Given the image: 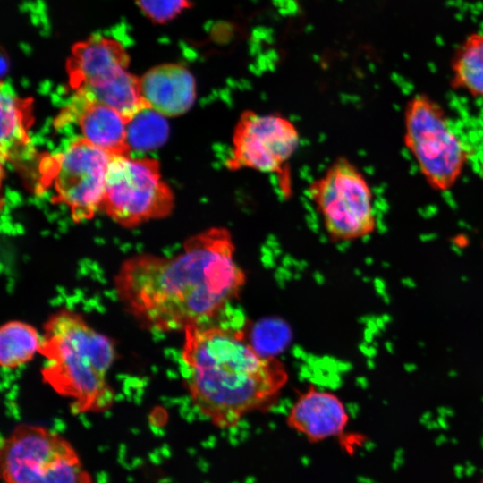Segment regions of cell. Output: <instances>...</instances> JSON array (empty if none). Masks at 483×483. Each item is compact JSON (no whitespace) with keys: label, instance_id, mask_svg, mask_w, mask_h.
Instances as JSON below:
<instances>
[{"label":"cell","instance_id":"6da1fadb","mask_svg":"<svg viewBox=\"0 0 483 483\" xmlns=\"http://www.w3.org/2000/svg\"><path fill=\"white\" fill-rule=\"evenodd\" d=\"M229 229L214 226L189 238L171 257L139 254L114 275L124 309L144 328L183 332L217 319L241 293L246 273Z\"/></svg>","mask_w":483,"mask_h":483},{"label":"cell","instance_id":"7a4b0ae2","mask_svg":"<svg viewBox=\"0 0 483 483\" xmlns=\"http://www.w3.org/2000/svg\"><path fill=\"white\" fill-rule=\"evenodd\" d=\"M181 371L193 406L220 429L272 408L288 381L284 365L249 335L216 319L187 327Z\"/></svg>","mask_w":483,"mask_h":483},{"label":"cell","instance_id":"3957f363","mask_svg":"<svg viewBox=\"0 0 483 483\" xmlns=\"http://www.w3.org/2000/svg\"><path fill=\"white\" fill-rule=\"evenodd\" d=\"M43 328L39 353L44 382L70 401L73 414L109 410L114 402L107 379L116 359L114 342L68 309L49 316Z\"/></svg>","mask_w":483,"mask_h":483},{"label":"cell","instance_id":"277c9868","mask_svg":"<svg viewBox=\"0 0 483 483\" xmlns=\"http://www.w3.org/2000/svg\"><path fill=\"white\" fill-rule=\"evenodd\" d=\"M129 65L130 55L119 40L92 35L72 46L65 71L74 92L112 106L128 121L147 106L139 76L128 71Z\"/></svg>","mask_w":483,"mask_h":483},{"label":"cell","instance_id":"5b68a950","mask_svg":"<svg viewBox=\"0 0 483 483\" xmlns=\"http://www.w3.org/2000/svg\"><path fill=\"white\" fill-rule=\"evenodd\" d=\"M404 145L427 183L451 190L461 178L470 152L444 108L425 94L410 98L403 113Z\"/></svg>","mask_w":483,"mask_h":483},{"label":"cell","instance_id":"8992f818","mask_svg":"<svg viewBox=\"0 0 483 483\" xmlns=\"http://www.w3.org/2000/svg\"><path fill=\"white\" fill-rule=\"evenodd\" d=\"M0 469L4 483H93L72 443L40 425L20 424L2 439Z\"/></svg>","mask_w":483,"mask_h":483},{"label":"cell","instance_id":"52a82bcc","mask_svg":"<svg viewBox=\"0 0 483 483\" xmlns=\"http://www.w3.org/2000/svg\"><path fill=\"white\" fill-rule=\"evenodd\" d=\"M308 195L334 242L363 239L377 228L371 187L359 167L345 157L335 158L309 185Z\"/></svg>","mask_w":483,"mask_h":483},{"label":"cell","instance_id":"ba28073f","mask_svg":"<svg viewBox=\"0 0 483 483\" xmlns=\"http://www.w3.org/2000/svg\"><path fill=\"white\" fill-rule=\"evenodd\" d=\"M174 196L163 181L159 163L114 155L109 162L103 210L125 228L169 216Z\"/></svg>","mask_w":483,"mask_h":483},{"label":"cell","instance_id":"9c48e42d","mask_svg":"<svg viewBox=\"0 0 483 483\" xmlns=\"http://www.w3.org/2000/svg\"><path fill=\"white\" fill-rule=\"evenodd\" d=\"M299 144V131L287 117L244 110L233 129L225 166L230 172L249 169L280 174Z\"/></svg>","mask_w":483,"mask_h":483},{"label":"cell","instance_id":"30bf717a","mask_svg":"<svg viewBox=\"0 0 483 483\" xmlns=\"http://www.w3.org/2000/svg\"><path fill=\"white\" fill-rule=\"evenodd\" d=\"M111 157L83 137L51 157L48 182L54 184L53 200L69 208L73 222L90 220L103 209Z\"/></svg>","mask_w":483,"mask_h":483},{"label":"cell","instance_id":"8fae6325","mask_svg":"<svg viewBox=\"0 0 483 483\" xmlns=\"http://www.w3.org/2000/svg\"><path fill=\"white\" fill-rule=\"evenodd\" d=\"M71 121H77L83 138L97 148L112 156H130L127 119L118 110L74 92L55 123L62 126Z\"/></svg>","mask_w":483,"mask_h":483},{"label":"cell","instance_id":"7c38bea8","mask_svg":"<svg viewBox=\"0 0 483 483\" xmlns=\"http://www.w3.org/2000/svg\"><path fill=\"white\" fill-rule=\"evenodd\" d=\"M33 100L21 97L8 83L2 80L0 87L2 163L6 161L23 174H33L34 163L43 165L29 136L33 123Z\"/></svg>","mask_w":483,"mask_h":483},{"label":"cell","instance_id":"4fadbf2b","mask_svg":"<svg viewBox=\"0 0 483 483\" xmlns=\"http://www.w3.org/2000/svg\"><path fill=\"white\" fill-rule=\"evenodd\" d=\"M349 421L346 407L339 397L315 386L301 392L287 417V426L310 443L341 435Z\"/></svg>","mask_w":483,"mask_h":483},{"label":"cell","instance_id":"5bb4252c","mask_svg":"<svg viewBox=\"0 0 483 483\" xmlns=\"http://www.w3.org/2000/svg\"><path fill=\"white\" fill-rule=\"evenodd\" d=\"M139 87L144 104L165 117L186 114L197 97L193 74L178 63L151 67L139 77Z\"/></svg>","mask_w":483,"mask_h":483},{"label":"cell","instance_id":"9a60e30c","mask_svg":"<svg viewBox=\"0 0 483 483\" xmlns=\"http://www.w3.org/2000/svg\"><path fill=\"white\" fill-rule=\"evenodd\" d=\"M452 86L483 100V32L467 36L451 61Z\"/></svg>","mask_w":483,"mask_h":483},{"label":"cell","instance_id":"2e32d148","mask_svg":"<svg viewBox=\"0 0 483 483\" xmlns=\"http://www.w3.org/2000/svg\"><path fill=\"white\" fill-rule=\"evenodd\" d=\"M42 341L38 331L30 324L11 320L0 328V363L7 369L19 368L30 361Z\"/></svg>","mask_w":483,"mask_h":483},{"label":"cell","instance_id":"e0dca14e","mask_svg":"<svg viewBox=\"0 0 483 483\" xmlns=\"http://www.w3.org/2000/svg\"><path fill=\"white\" fill-rule=\"evenodd\" d=\"M126 136L131 150L143 152L158 148L169 137L166 117L144 106L127 121Z\"/></svg>","mask_w":483,"mask_h":483},{"label":"cell","instance_id":"ac0fdd59","mask_svg":"<svg viewBox=\"0 0 483 483\" xmlns=\"http://www.w3.org/2000/svg\"><path fill=\"white\" fill-rule=\"evenodd\" d=\"M143 15L155 24H165L190 8V0H134Z\"/></svg>","mask_w":483,"mask_h":483},{"label":"cell","instance_id":"d6986e66","mask_svg":"<svg viewBox=\"0 0 483 483\" xmlns=\"http://www.w3.org/2000/svg\"><path fill=\"white\" fill-rule=\"evenodd\" d=\"M402 284L408 288H415L416 284L410 278H405L402 280Z\"/></svg>","mask_w":483,"mask_h":483},{"label":"cell","instance_id":"ffe728a7","mask_svg":"<svg viewBox=\"0 0 483 483\" xmlns=\"http://www.w3.org/2000/svg\"><path fill=\"white\" fill-rule=\"evenodd\" d=\"M403 368L406 372L411 373L417 369V365L414 363H405Z\"/></svg>","mask_w":483,"mask_h":483},{"label":"cell","instance_id":"44dd1931","mask_svg":"<svg viewBox=\"0 0 483 483\" xmlns=\"http://www.w3.org/2000/svg\"><path fill=\"white\" fill-rule=\"evenodd\" d=\"M386 348L389 352H391V353L394 352V345L391 342H386Z\"/></svg>","mask_w":483,"mask_h":483},{"label":"cell","instance_id":"7402d4cb","mask_svg":"<svg viewBox=\"0 0 483 483\" xmlns=\"http://www.w3.org/2000/svg\"><path fill=\"white\" fill-rule=\"evenodd\" d=\"M377 326H378L379 329L385 330L386 329L385 321L382 318H377Z\"/></svg>","mask_w":483,"mask_h":483},{"label":"cell","instance_id":"603a6c76","mask_svg":"<svg viewBox=\"0 0 483 483\" xmlns=\"http://www.w3.org/2000/svg\"><path fill=\"white\" fill-rule=\"evenodd\" d=\"M382 319L386 324V323H391L392 320H393V318L390 315L386 314V315L383 316Z\"/></svg>","mask_w":483,"mask_h":483},{"label":"cell","instance_id":"cb8c5ba5","mask_svg":"<svg viewBox=\"0 0 483 483\" xmlns=\"http://www.w3.org/2000/svg\"><path fill=\"white\" fill-rule=\"evenodd\" d=\"M448 375L451 377H455L458 376V372L456 370H454V369H452V370L449 371Z\"/></svg>","mask_w":483,"mask_h":483},{"label":"cell","instance_id":"d4e9b609","mask_svg":"<svg viewBox=\"0 0 483 483\" xmlns=\"http://www.w3.org/2000/svg\"><path fill=\"white\" fill-rule=\"evenodd\" d=\"M384 300H385V302L388 304V303H390L391 298L387 293H386L384 295Z\"/></svg>","mask_w":483,"mask_h":483},{"label":"cell","instance_id":"484cf974","mask_svg":"<svg viewBox=\"0 0 483 483\" xmlns=\"http://www.w3.org/2000/svg\"><path fill=\"white\" fill-rule=\"evenodd\" d=\"M419 347H425V343L423 342H419Z\"/></svg>","mask_w":483,"mask_h":483},{"label":"cell","instance_id":"4316f807","mask_svg":"<svg viewBox=\"0 0 483 483\" xmlns=\"http://www.w3.org/2000/svg\"><path fill=\"white\" fill-rule=\"evenodd\" d=\"M480 483H483V476H482V479H481V480H480Z\"/></svg>","mask_w":483,"mask_h":483},{"label":"cell","instance_id":"83f0119b","mask_svg":"<svg viewBox=\"0 0 483 483\" xmlns=\"http://www.w3.org/2000/svg\"><path fill=\"white\" fill-rule=\"evenodd\" d=\"M482 175H483V166H482Z\"/></svg>","mask_w":483,"mask_h":483},{"label":"cell","instance_id":"f1b7e54d","mask_svg":"<svg viewBox=\"0 0 483 483\" xmlns=\"http://www.w3.org/2000/svg\"><path fill=\"white\" fill-rule=\"evenodd\" d=\"M482 401H483V398H482Z\"/></svg>","mask_w":483,"mask_h":483}]
</instances>
